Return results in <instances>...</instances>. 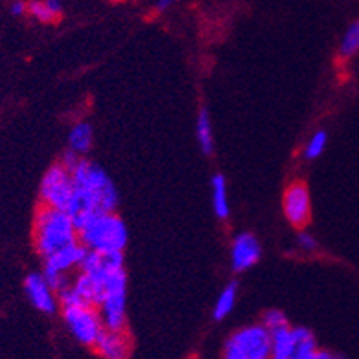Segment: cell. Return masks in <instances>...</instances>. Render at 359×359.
Returning <instances> with one entry per match:
<instances>
[{
	"mask_svg": "<svg viewBox=\"0 0 359 359\" xmlns=\"http://www.w3.org/2000/svg\"><path fill=\"white\" fill-rule=\"evenodd\" d=\"M72 178H74V193L65 211L70 215L76 227H79L92 215L116 211L119 194L107 170L81 158L77 165L72 169Z\"/></svg>",
	"mask_w": 359,
	"mask_h": 359,
	"instance_id": "obj_1",
	"label": "cell"
},
{
	"mask_svg": "<svg viewBox=\"0 0 359 359\" xmlns=\"http://www.w3.org/2000/svg\"><path fill=\"white\" fill-rule=\"evenodd\" d=\"M77 227L65 209L41 205L34 218V246L41 259L76 244Z\"/></svg>",
	"mask_w": 359,
	"mask_h": 359,
	"instance_id": "obj_2",
	"label": "cell"
},
{
	"mask_svg": "<svg viewBox=\"0 0 359 359\" xmlns=\"http://www.w3.org/2000/svg\"><path fill=\"white\" fill-rule=\"evenodd\" d=\"M77 241L88 251L123 253L128 244L127 224L116 215V211L95 213L77 227Z\"/></svg>",
	"mask_w": 359,
	"mask_h": 359,
	"instance_id": "obj_3",
	"label": "cell"
},
{
	"mask_svg": "<svg viewBox=\"0 0 359 359\" xmlns=\"http://www.w3.org/2000/svg\"><path fill=\"white\" fill-rule=\"evenodd\" d=\"M127 271L121 269L104 283L100 303L95 304L104 328H114V330L127 328Z\"/></svg>",
	"mask_w": 359,
	"mask_h": 359,
	"instance_id": "obj_4",
	"label": "cell"
},
{
	"mask_svg": "<svg viewBox=\"0 0 359 359\" xmlns=\"http://www.w3.org/2000/svg\"><path fill=\"white\" fill-rule=\"evenodd\" d=\"M62 308V321L67 325L68 332L72 337L81 343L83 346H94L101 332L104 330L101 316L97 312V308L94 304H70V306H61Z\"/></svg>",
	"mask_w": 359,
	"mask_h": 359,
	"instance_id": "obj_5",
	"label": "cell"
},
{
	"mask_svg": "<svg viewBox=\"0 0 359 359\" xmlns=\"http://www.w3.org/2000/svg\"><path fill=\"white\" fill-rule=\"evenodd\" d=\"M72 193H74L72 170L62 165L61 161L55 163V165H52L46 172H44L43 180H41V187H39L41 205L65 209L67 208L68 200H70Z\"/></svg>",
	"mask_w": 359,
	"mask_h": 359,
	"instance_id": "obj_6",
	"label": "cell"
},
{
	"mask_svg": "<svg viewBox=\"0 0 359 359\" xmlns=\"http://www.w3.org/2000/svg\"><path fill=\"white\" fill-rule=\"evenodd\" d=\"M283 213L290 224L304 229L312 218V198L304 182H293L283 194Z\"/></svg>",
	"mask_w": 359,
	"mask_h": 359,
	"instance_id": "obj_7",
	"label": "cell"
},
{
	"mask_svg": "<svg viewBox=\"0 0 359 359\" xmlns=\"http://www.w3.org/2000/svg\"><path fill=\"white\" fill-rule=\"evenodd\" d=\"M229 339L238 346L246 359H269L271 348V332L262 323L242 326Z\"/></svg>",
	"mask_w": 359,
	"mask_h": 359,
	"instance_id": "obj_8",
	"label": "cell"
},
{
	"mask_svg": "<svg viewBox=\"0 0 359 359\" xmlns=\"http://www.w3.org/2000/svg\"><path fill=\"white\" fill-rule=\"evenodd\" d=\"M121 269H125L123 253H97V251L88 250H86L83 262L79 266V271L90 275L101 286H104V283Z\"/></svg>",
	"mask_w": 359,
	"mask_h": 359,
	"instance_id": "obj_9",
	"label": "cell"
},
{
	"mask_svg": "<svg viewBox=\"0 0 359 359\" xmlns=\"http://www.w3.org/2000/svg\"><path fill=\"white\" fill-rule=\"evenodd\" d=\"M24 293L28 297L29 304L41 313H55L59 308V297L57 292L50 286L43 273H29L24 279Z\"/></svg>",
	"mask_w": 359,
	"mask_h": 359,
	"instance_id": "obj_10",
	"label": "cell"
},
{
	"mask_svg": "<svg viewBox=\"0 0 359 359\" xmlns=\"http://www.w3.org/2000/svg\"><path fill=\"white\" fill-rule=\"evenodd\" d=\"M92 348L103 359H130V355H133V337L127 332V328H123V330L104 328Z\"/></svg>",
	"mask_w": 359,
	"mask_h": 359,
	"instance_id": "obj_11",
	"label": "cell"
},
{
	"mask_svg": "<svg viewBox=\"0 0 359 359\" xmlns=\"http://www.w3.org/2000/svg\"><path fill=\"white\" fill-rule=\"evenodd\" d=\"M262 250H260L259 238L253 233H238L235 235L229 250L231 268L235 271H246L259 262Z\"/></svg>",
	"mask_w": 359,
	"mask_h": 359,
	"instance_id": "obj_12",
	"label": "cell"
},
{
	"mask_svg": "<svg viewBox=\"0 0 359 359\" xmlns=\"http://www.w3.org/2000/svg\"><path fill=\"white\" fill-rule=\"evenodd\" d=\"M94 145V127L88 121H76L68 133V151L85 156Z\"/></svg>",
	"mask_w": 359,
	"mask_h": 359,
	"instance_id": "obj_13",
	"label": "cell"
},
{
	"mask_svg": "<svg viewBox=\"0 0 359 359\" xmlns=\"http://www.w3.org/2000/svg\"><path fill=\"white\" fill-rule=\"evenodd\" d=\"M317 348L319 345L312 330H308L304 326H293L292 359H312Z\"/></svg>",
	"mask_w": 359,
	"mask_h": 359,
	"instance_id": "obj_14",
	"label": "cell"
},
{
	"mask_svg": "<svg viewBox=\"0 0 359 359\" xmlns=\"http://www.w3.org/2000/svg\"><path fill=\"white\" fill-rule=\"evenodd\" d=\"M211 203L217 218L227 220L229 218V193H227V182L224 175H215L211 180Z\"/></svg>",
	"mask_w": 359,
	"mask_h": 359,
	"instance_id": "obj_15",
	"label": "cell"
},
{
	"mask_svg": "<svg viewBox=\"0 0 359 359\" xmlns=\"http://www.w3.org/2000/svg\"><path fill=\"white\" fill-rule=\"evenodd\" d=\"M28 15L37 22H55L62 15V2L61 0H29Z\"/></svg>",
	"mask_w": 359,
	"mask_h": 359,
	"instance_id": "obj_16",
	"label": "cell"
},
{
	"mask_svg": "<svg viewBox=\"0 0 359 359\" xmlns=\"http://www.w3.org/2000/svg\"><path fill=\"white\" fill-rule=\"evenodd\" d=\"M293 346V326H284L271 332V348L269 359H292Z\"/></svg>",
	"mask_w": 359,
	"mask_h": 359,
	"instance_id": "obj_17",
	"label": "cell"
},
{
	"mask_svg": "<svg viewBox=\"0 0 359 359\" xmlns=\"http://www.w3.org/2000/svg\"><path fill=\"white\" fill-rule=\"evenodd\" d=\"M196 140H198L200 151L203 154L211 156L215 151V133H213V123H211V116L205 109L198 112L196 118Z\"/></svg>",
	"mask_w": 359,
	"mask_h": 359,
	"instance_id": "obj_18",
	"label": "cell"
},
{
	"mask_svg": "<svg viewBox=\"0 0 359 359\" xmlns=\"http://www.w3.org/2000/svg\"><path fill=\"white\" fill-rule=\"evenodd\" d=\"M236 297H238V284H226L222 288V292L218 293V297L217 301H215L213 306V317L217 321H222V319H226V317L233 312V308H235L236 304Z\"/></svg>",
	"mask_w": 359,
	"mask_h": 359,
	"instance_id": "obj_19",
	"label": "cell"
},
{
	"mask_svg": "<svg viewBox=\"0 0 359 359\" xmlns=\"http://www.w3.org/2000/svg\"><path fill=\"white\" fill-rule=\"evenodd\" d=\"M359 53V19L350 24L346 32L343 34L339 44V55L341 59H352V57Z\"/></svg>",
	"mask_w": 359,
	"mask_h": 359,
	"instance_id": "obj_20",
	"label": "cell"
},
{
	"mask_svg": "<svg viewBox=\"0 0 359 359\" xmlns=\"http://www.w3.org/2000/svg\"><path fill=\"white\" fill-rule=\"evenodd\" d=\"M326 143H328V134L325 130H317V133L308 137L306 145L303 149V156L306 160H317L325 152Z\"/></svg>",
	"mask_w": 359,
	"mask_h": 359,
	"instance_id": "obj_21",
	"label": "cell"
},
{
	"mask_svg": "<svg viewBox=\"0 0 359 359\" xmlns=\"http://www.w3.org/2000/svg\"><path fill=\"white\" fill-rule=\"evenodd\" d=\"M262 325L268 328L269 332L279 330V328H284V326H288V317L286 313L280 312V310H268V312L262 316Z\"/></svg>",
	"mask_w": 359,
	"mask_h": 359,
	"instance_id": "obj_22",
	"label": "cell"
},
{
	"mask_svg": "<svg viewBox=\"0 0 359 359\" xmlns=\"http://www.w3.org/2000/svg\"><path fill=\"white\" fill-rule=\"evenodd\" d=\"M297 246L299 250L304 251V253H313L317 250V241L316 236L310 235L306 231H301L297 236Z\"/></svg>",
	"mask_w": 359,
	"mask_h": 359,
	"instance_id": "obj_23",
	"label": "cell"
},
{
	"mask_svg": "<svg viewBox=\"0 0 359 359\" xmlns=\"http://www.w3.org/2000/svg\"><path fill=\"white\" fill-rule=\"evenodd\" d=\"M222 359H246V355L242 354L241 350H238V346H236L231 339H227L222 350Z\"/></svg>",
	"mask_w": 359,
	"mask_h": 359,
	"instance_id": "obj_24",
	"label": "cell"
},
{
	"mask_svg": "<svg viewBox=\"0 0 359 359\" xmlns=\"http://www.w3.org/2000/svg\"><path fill=\"white\" fill-rule=\"evenodd\" d=\"M10 11L13 17H24V15H28V2H26V0H13L10 4Z\"/></svg>",
	"mask_w": 359,
	"mask_h": 359,
	"instance_id": "obj_25",
	"label": "cell"
},
{
	"mask_svg": "<svg viewBox=\"0 0 359 359\" xmlns=\"http://www.w3.org/2000/svg\"><path fill=\"white\" fill-rule=\"evenodd\" d=\"M312 359H345L343 355L336 354V352H332V350H325V348H317L316 354L312 355Z\"/></svg>",
	"mask_w": 359,
	"mask_h": 359,
	"instance_id": "obj_26",
	"label": "cell"
},
{
	"mask_svg": "<svg viewBox=\"0 0 359 359\" xmlns=\"http://www.w3.org/2000/svg\"><path fill=\"white\" fill-rule=\"evenodd\" d=\"M176 0H156L154 2V10L158 11V13H165L167 10H170L172 6H175Z\"/></svg>",
	"mask_w": 359,
	"mask_h": 359,
	"instance_id": "obj_27",
	"label": "cell"
}]
</instances>
